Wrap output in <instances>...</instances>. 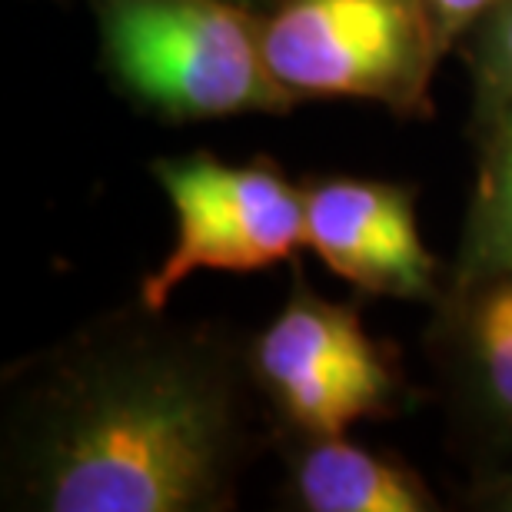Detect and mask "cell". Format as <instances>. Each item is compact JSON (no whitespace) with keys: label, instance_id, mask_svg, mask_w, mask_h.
<instances>
[{"label":"cell","instance_id":"cell-12","mask_svg":"<svg viewBox=\"0 0 512 512\" xmlns=\"http://www.w3.org/2000/svg\"><path fill=\"white\" fill-rule=\"evenodd\" d=\"M463 506L473 512H512V469L473 473L463 489Z\"/></svg>","mask_w":512,"mask_h":512},{"label":"cell","instance_id":"cell-7","mask_svg":"<svg viewBox=\"0 0 512 512\" xmlns=\"http://www.w3.org/2000/svg\"><path fill=\"white\" fill-rule=\"evenodd\" d=\"M306 250L353 290L386 300H439L446 270L426 250L416 220V187L376 177H303Z\"/></svg>","mask_w":512,"mask_h":512},{"label":"cell","instance_id":"cell-2","mask_svg":"<svg viewBox=\"0 0 512 512\" xmlns=\"http://www.w3.org/2000/svg\"><path fill=\"white\" fill-rule=\"evenodd\" d=\"M100 67L160 124L290 114L300 104L266 67L260 14L227 0H87Z\"/></svg>","mask_w":512,"mask_h":512},{"label":"cell","instance_id":"cell-13","mask_svg":"<svg viewBox=\"0 0 512 512\" xmlns=\"http://www.w3.org/2000/svg\"><path fill=\"white\" fill-rule=\"evenodd\" d=\"M227 4H237L243 10H250V14H270V10H276L280 4H286V0H227Z\"/></svg>","mask_w":512,"mask_h":512},{"label":"cell","instance_id":"cell-5","mask_svg":"<svg viewBox=\"0 0 512 512\" xmlns=\"http://www.w3.org/2000/svg\"><path fill=\"white\" fill-rule=\"evenodd\" d=\"M150 173L173 213V247L143 273L137 300L167 310L193 273H256L293 263L306 247V197L270 157L223 163L210 150L160 157Z\"/></svg>","mask_w":512,"mask_h":512},{"label":"cell","instance_id":"cell-6","mask_svg":"<svg viewBox=\"0 0 512 512\" xmlns=\"http://www.w3.org/2000/svg\"><path fill=\"white\" fill-rule=\"evenodd\" d=\"M423 350L473 473L512 469V270L446 283Z\"/></svg>","mask_w":512,"mask_h":512},{"label":"cell","instance_id":"cell-1","mask_svg":"<svg viewBox=\"0 0 512 512\" xmlns=\"http://www.w3.org/2000/svg\"><path fill=\"white\" fill-rule=\"evenodd\" d=\"M263 446L247 340L137 296L0 376L7 512H233Z\"/></svg>","mask_w":512,"mask_h":512},{"label":"cell","instance_id":"cell-3","mask_svg":"<svg viewBox=\"0 0 512 512\" xmlns=\"http://www.w3.org/2000/svg\"><path fill=\"white\" fill-rule=\"evenodd\" d=\"M276 316L247 340V363L276 436H330L413 406L399 353L366 330L353 300H330L293 260Z\"/></svg>","mask_w":512,"mask_h":512},{"label":"cell","instance_id":"cell-4","mask_svg":"<svg viewBox=\"0 0 512 512\" xmlns=\"http://www.w3.org/2000/svg\"><path fill=\"white\" fill-rule=\"evenodd\" d=\"M276 84L300 100H363L433 117L436 50L423 0H286L260 17Z\"/></svg>","mask_w":512,"mask_h":512},{"label":"cell","instance_id":"cell-11","mask_svg":"<svg viewBox=\"0 0 512 512\" xmlns=\"http://www.w3.org/2000/svg\"><path fill=\"white\" fill-rule=\"evenodd\" d=\"M493 4H499V0H423L439 54L446 57L459 50L466 34L489 14Z\"/></svg>","mask_w":512,"mask_h":512},{"label":"cell","instance_id":"cell-10","mask_svg":"<svg viewBox=\"0 0 512 512\" xmlns=\"http://www.w3.org/2000/svg\"><path fill=\"white\" fill-rule=\"evenodd\" d=\"M473 80V110L512 100V0H499L459 44Z\"/></svg>","mask_w":512,"mask_h":512},{"label":"cell","instance_id":"cell-8","mask_svg":"<svg viewBox=\"0 0 512 512\" xmlns=\"http://www.w3.org/2000/svg\"><path fill=\"white\" fill-rule=\"evenodd\" d=\"M283 506L296 512H443V499L416 466L346 433L276 436Z\"/></svg>","mask_w":512,"mask_h":512},{"label":"cell","instance_id":"cell-9","mask_svg":"<svg viewBox=\"0 0 512 512\" xmlns=\"http://www.w3.org/2000/svg\"><path fill=\"white\" fill-rule=\"evenodd\" d=\"M476 183L446 283L512 270V100L473 110Z\"/></svg>","mask_w":512,"mask_h":512}]
</instances>
